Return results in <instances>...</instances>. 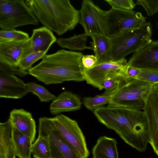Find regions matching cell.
Returning <instances> with one entry per match:
<instances>
[{"mask_svg": "<svg viewBox=\"0 0 158 158\" xmlns=\"http://www.w3.org/2000/svg\"><path fill=\"white\" fill-rule=\"evenodd\" d=\"M114 92L105 93L94 97H86L83 98V103L89 110L94 111L97 109L108 104L111 97Z\"/></svg>", "mask_w": 158, "mask_h": 158, "instance_id": "484cf974", "label": "cell"}, {"mask_svg": "<svg viewBox=\"0 0 158 158\" xmlns=\"http://www.w3.org/2000/svg\"><path fill=\"white\" fill-rule=\"evenodd\" d=\"M30 38L28 33L16 30H0V39L16 41H26Z\"/></svg>", "mask_w": 158, "mask_h": 158, "instance_id": "f1b7e54d", "label": "cell"}, {"mask_svg": "<svg viewBox=\"0 0 158 158\" xmlns=\"http://www.w3.org/2000/svg\"><path fill=\"white\" fill-rule=\"evenodd\" d=\"M131 80L127 78L123 72L112 75L107 77L102 85V89L105 93L113 92Z\"/></svg>", "mask_w": 158, "mask_h": 158, "instance_id": "d4e9b609", "label": "cell"}, {"mask_svg": "<svg viewBox=\"0 0 158 158\" xmlns=\"http://www.w3.org/2000/svg\"><path fill=\"white\" fill-rule=\"evenodd\" d=\"M98 60L97 57L93 55H84L81 59L82 65L84 68H91L97 63Z\"/></svg>", "mask_w": 158, "mask_h": 158, "instance_id": "836d02e7", "label": "cell"}, {"mask_svg": "<svg viewBox=\"0 0 158 158\" xmlns=\"http://www.w3.org/2000/svg\"><path fill=\"white\" fill-rule=\"evenodd\" d=\"M152 27L145 23L137 28L126 31L111 38L110 60L118 61L132 52H135L151 42Z\"/></svg>", "mask_w": 158, "mask_h": 158, "instance_id": "277c9868", "label": "cell"}, {"mask_svg": "<svg viewBox=\"0 0 158 158\" xmlns=\"http://www.w3.org/2000/svg\"><path fill=\"white\" fill-rule=\"evenodd\" d=\"M137 79L154 84L158 83V71L141 70Z\"/></svg>", "mask_w": 158, "mask_h": 158, "instance_id": "1f68e13d", "label": "cell"}, {"mask_svg": "<svg viewBox=\"0 0 158 158\" xmlns=\"http://www.w3.org/2000/svg\"><path fill=\"white\" fill-rule=\"evenodd\" d=\"M27 84L29 92L37 96L41 102L52 101L56 97L43 86L33 82H29Z\"/></svg>", "mask_w": 158, "mask_h": 158, "instance_id": "4316f807", "label": "cell"}, {"mask_svg": "<svg viewBox=\"0 0 158 158\" xmlns=\"http://www.w3.org/2000/svg\"><path fill=\"white\" fill-rule=\"evenodd\" d=\"M25 2L44 26L58 35L73 29L80 23V11L69 0H26Z\"/></svg>", "mask_w": 158, "mask_h": 158, "instance_id": "3957f363", "label": "cell"}, {"mask_svg": "<svg viewBox=\"0 0 158 158\" xmlns=\"http://www.w3.org/2000/svg\"><path fill=\"white\" fill-rule=\"evenodd\" d=\"M116 139L106 136L99 137L92 149L93 158H118Z\"/></svg>", "mask_w": 158, "mask_h": 158, "instance_id": "d6986e66", "label": "cell"}, {"mask_svg": "<svg viewBox=\"0 0 158 158\" xmlns=\"http://www.w3.org/2000/svg\"><path fill=\"white\" fill-rule=\"evenodd\" d=\"M29 39L22 41L0 39V62L18 68L29 46Z\"/></svg>", "mask_w": 158, "mask_h": 158, "instance_id": "5bb4252c", "label": "cell"}, {"mask_svg": "<svg viewBox=\"0 0 158 158\" xmlns=\"http://www.w3.org/2000/svg\"><path fill=\"white\" fill-rule=\"evenodd\" d=\"M46 53L44 52L39 51L28 54L20 61L18 68L23 70H29L32 67V66L34 63L42 59Z\"/></svg>", "mask_w": 158, "mask_h": 158, "instance_id": "83f0119b", "label": "cell"}, {"mask_svg": "<svg viewBox=\"0 0 158 158\" xmlns=\"http://www.w3.org/2000/svg\"><path fill=\"white\" fill-rule=\"evenodd\" d=\"M0 71L9 74L17 75L21 77H24L29 74L27 71L21 70L18 68L12 67L1 62Z\"/></svg>", "mask_w": 158, "mask_h": 158, "instance_id": "d6a6232c", "label": "cell"}, {"mask_svg": "<svg viewBox=\"0 0 158 158\" xmlns=\"http://www.w3.org/2000/svg\"><path fill=\"white\" fill-rule=\"evenodd\" d=\"M141 70L126 64L125 67V73L126 77L128 79H137Z\"/></svg>", "mask_w": 158, "mask_h": 158, "instance_id": "e575fe53", "label": "cell"}, {"mask_svg": "<svg viewBox=\"0 0 158 158\" xmlns=\"http://www.w3.org/2000/svg\"><path fill=\"white\" fill-rule=\"evenodd\" d=\"M29 92L27 84L20 78L0 71V98L19 99Z\"/></svg>", "mask_w": 158, "mask_h": 158, "instance_id": "9a60e30c", "label": "cell"}, {"mask_svg": "<svg viewBox=\"0 0 158 158\" xmlns=\"http://www.w3.org/2000/svg\"><path fill=\"white\" fill-rule=\"evenodd\" d=\"M39 21L23 0H0V28L11 30L28 25H37Z\"/></svg>", "mask_w": 158, "mask_h": 158, "instance_id": "8992f818", "label": "cell"}, {"mask_svg": "<svg viewBox=\"0 0 158 158\" xmlns=\"http://www.w3.org/2000/svg\"><path fill=\"white\" fill-rule=\"evenodd\" d=\"M88 35L85 33L74 35L68 38H60L57 39L56 43L60 47L73 50L92 49V47L86 45Z\"/></svg>", "mask_w": 158, "mask_h": 158, "instance_id": "603a6c76", "label": "cell"}, {"mask_svg": "<svg viewBox=\"0 0 158 158\" xmlns=\"http://www.w3.org/2000/svg\"><path fill=\"white\" fill-rule=\"evenodd\" d=\"M154 84L133 79L115 90L108 105L143 110Z\"/></svg>", "mask_w": 158, "mask_h": 158, "instance_id": "5b68a950", "label": "cell"}, {"mask_svg": "<svg viewBox=\"0 0 158 158\" xmlns=\"http://www.w3.org/2000/svg\"><path fill=\"white\" fill-rule=\"evenodd\" d=\"M93 41L92 48L98 61L96 64L111 61V39L106 35L96 34L91 37Z\"/></svg>", "mask_w": 158, "mask_h": 158, "instance_id": "7402d4cb", "label": "cell"}, {"mask_svg": "<svg viewBox=\"0 0 158 158\" xmlns=\"http://www.w3.org/2000/svg\"><path fill=\"white\" fill-rule=\"evenodd\" d=\"M153 88L158 93V83L154 84Z\"/></svg>", "mask_w": 158, "mask_h": 158, "instance_id": "d590c367", "label": "cell"}, {"mask_svg": "<svg viewBox=\"0 0 158 158\" xmlns=\"http://www.w3.org/2000/svg\"><path fill=\"white\" fill-rule=\"evenodd\" d=\"M10 119L0 123V158H16L11 138Z\"/></svg>", "mask_w": 158, "mask_h": 158, "instance_id": "44dd1931", "label": "cell"}, {"mask_svg": "<svg viewBox=\"0 0 158 158\" xmlns=\"http://www.w3.org/2000/svg\"><path fill=\"white\" fill-rule=\"evenodd\" d=\"M12 126L29 137L33 143L36 133L35 120L31 113L23 109H14L10 113L9 118Z\"/></svg>", "mask_w": 158, "mask_h": 158, "instance_id": "2e32d148", "label": "cell"}, {"mask_svg": "<svg viewBox=\"0 0 158 158\" xmlns=\"http://www.w3.org/2000/svg\"><path fill=\"white\" fill-rule=\"evenodd\" d=\"M93 113L100 122L115 131L126 143L140 152L146 150L149 138L143 110L108 105Z\"/></svg>", "mask_w": 158, "mask_h": 158, "instance_id": "6da1fadb", "label": "cell"}, {"mask_svg": "<svg viewBox=\"0 0 158 158\" xmlns=\"http://www.w3.org/2000/svg\"><path fill=\"white\" fill-rule=\"evenodd\" d=\"M112 8L117 9L132 10L136 5L132 0H105Z\"/></svg>", "mask_w": 158, "mask_h": 158, "instance_id": "4dcf8cb0", "label": "cell"}, {"mask_svg": "<svg viewBox=\"0 0 158 158\" xmlns=\"http://www.w3.org/2000/svg\"><path fill=\"white\" fill-rule=\"evenodd\" d=\"M31 153L34 158H51L49 143L45 136L38 135L32 144Z\"/></svg>", "mask_w": 158, "mask_h": 158, "instance_id": "cb8c5ba5", "label": "cell"}, {"mask_svg": "<svg viewBox=\"0 0 158 158\" xmlns=\"http://www.w3.org/2000/svg\"><path fill=\"white\" fill-rule=\"evenodd\" d=\"M52 118L59 133L65 141L82 158H87L89 152L85 137L77 122L61 114Z\"/></svg>", "mask_w": 158, "mask_h": 158, "instance_id": "9c48e42d", "label": "cell"}, {"mask_svg": "<svg viewBox=\"0 0 158 158\" xmlns=\"http://www.w3.org/2000/svg\"><path fill=\"white\" fill-rule=\"evenodd\" d=\"M143 110L147 120L149 143L158 156V93L153 88Z\"/></svg>", "mask_w": 158, "mask_h": 158, "instance_id": "7c38bea8", "label": "cell"}, {"mask_svg": "<svg viewBox=\"0 0 158 158\" xmlns=\"http://www.w3.org/2000/svg\"><path fill=\"white\" fill-rule=\"evenodd\" d=\"M103 11L91 0L82 1L79 10V23L88 36L91 37L96 34L105 35L102 18Z\"/></svg>", "mask_w": 158, "mask_h": 158, "instance_id": "30bf717a", "label": "cell"}, {"mask_svg": "<svg viewBox=\"0 0 158 158\" xmlns=\"http://www.w3.org/2000/svg\"><path fill=\"white\" fill-rule=\"evenodd\" d=\"M127 62L125 58L97 63L91 68H84L85 81L87 84L101 90L102 84L105 80L112 75L123 72Z\"/></svg>", "mask_w": 158, "mask_h": 158, "instance_id": "8fae6325", "label": "cell"}, {"mask_svg": "<svg viewBox=\"0 0 158 158\" xmlns=\"http://www.w3.org/2000/svg\"><path fill=\"white\" fill-rule=\"evenodd\" d=\"M136 4L142 6L149 16L158 12V0H138Z\"/></svg>", "mask_w": 158, "mask_h": 158, "instance_id": "f546056e", "label": "cell"}, {"mask_svg": "<svg viewBox=\"0 0 158 158\" xmlns=\"http://www.w3.org/2000/svg\"><path fill=\"white\" fill-rule=\"evenodd\" d=\"M102 18L105 35L110 39L146 23V18L140 12L112 7L108 11H103Z\"/></svg>", "mask_w": 158, "mask_h": 158, "instance_id": "52a82bcc", "label": "cell"}, {"mask_svg": "<svg viewBox=\"0 0 158 158\" xmlns=\"http://www.w3.org/2000/svg\"><path fill=\"white\" fill-rule=\"evenodd\" d=\"M81 52L64 49L46 55L35 66L28 70L29 74L46 85L66 81L85 80Z\"/></svg>", "mask_w": 158, "mask_h": 158, "instance_id": "7a4b0ae2", "label": "cell"}, {"mask_svg": "<svg viewBox=\"0 0 158 158\" xmlns=\"http://www.w3.org/2000/svg\"><path fill=\"white\" fill-rule=\"evenodd\" d=\"M127 64L141 70L158 71V40L134 52Z\"/></svg>", "mask_w": 158, "mask_h": 158, "instance_id": "4fadbf2b", "label": "cell"}, {"mask_svg": "<svg viewBox=\"0 0 158 158\" xmlns=\"http://www.w3.org/2000/svg\"><path fill=\"white\" fill-rule=\"evenodd\" d=\"M81 106L80 97L70 91L61 93L50 105V113L56 115L63 112L79 110Z\"/></svg>", "mask_w": 158, "mask_h": 158, "instance_id": "ac0fdd59", "label": "cell"}, {"mask_svg": "<svg viewBox=\"0 0 158 158\" xmlns=\"http://www.w3.org/2000/svg\"><path fill=\"white\" fill-rule=\"evenodd\" d=\"M38 135L47 137L51 158H82L61 136L52 118L44 117L39 118Z\"/></svg>", "mask_w": 158, "mask_h": 158, "instance_id": "ba28073f", "label": "cell"}, {"mask_svg": "<svg viewBox=\"0 0 158 158\" xmlns=\"http://www.w3.org/2000/svg\"><path fill=\"white\" fill-rule=\"evenodd\" d=\"M57 39L52 31L46 27L33 29L24 58L30 54L37 52L47 53L51 46L56 42Z\"/></svg>", "mask_w": 158, "mask_h": 158, "instance_id": "e0dca14e", "label": "cell"}, {"mask_svg": "<svg viewBox=\"0 0 158 158\" xmlns=\"http://www.w3.org/2000/svg\"><path fill=\"white\" fill-rule=\"evenodd\" d=\"M11 138L16 156L19 158H31L33 143L31 139L12 126Z\"/></svg>", "mask_w": 158, "mask_h": 158, "instance_id": "ffe728a7", "label": "cell"}, {"mask_svg": "<svg viewBox=\"0 0 158 158\" xmlns=\"http://www.w3.org/2000/svg\"><path fill=\"white\" fill-rule=\"evenodd\" d=\"M157 28H158V23L157 24Z\"/></svg>", "mask_w": 158, "mask_h": 158, "instance_id": "8d00e7d4", "label": "cell"}]
</instances>
